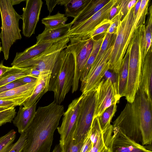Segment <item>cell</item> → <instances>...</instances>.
<instances>
[{
	"label": "cell",
	"instance_id": "obj_10",
	"mask_svg": "<svg viewBox=\"0 0 152 152\" xmlns=\"http://www.w3.org/2000/svg\"><path fill=\"white\" fill-rule=\"evenodd\" d=\"M84 95L73 100L64 112L62 122L57 130L60 135L59 143L63 152L73 139L80 105Z\"/></svg>",
	"mask_w": 152,
	"mask_h": 152
},
{
	"label": "cell",
	"instance_id": "obj_48",
	"mask_svg": "<svg viewBox=\"0 0 152 152\" xmlns=\"http://www.w3.org/2000/svg\"><path fill=\"white\" fill-rule=\"evenodd\" d=\"M141 0H137V1L136 4L134 8V19L135 18L140 8Z\"/></svg>",
	"mask_w": 152,
	"mask_h": 152
},
{
	"label": "cell",
	"instance_id": "obj_35",
	"mask_svg": "<svg viewBox=\"0 0 152 152\" xmlns=\"http://www.w3.org/2000/svg\"><path fill=\"white\" fill-rule=\"evenodd\" d=\"M111 23V20L107 18L103 20L95 28L89 36V39H94V37L96 36L106 32Z\"/></svg>",
	"mask_w": 152,
	"mask_h": 152
},
{
	"label": "cell",
	"instance_id": "obj_31",
	"mask_svg": "<svg viewBox=\"0 0 152 152\" xmlns=\"http://www.w3.org/2000/svg\"><path fill=\"white\" fill-rule=\"evenodd\" d=\"M117 104L112 105L107 108L99 116V123L102 130L104 131L111 125L110 122L117 110Z\"/></svg>",
	"mask_w": 152,
	"mask_h": 152
},
{
	"label": "cell",
	"instance_id": "obj_38",
	"mask_svg": "<svg viewBox=\"0 0 152 152\" xmlns=\"http://www.w3.org/2000/svg\"><path fill=\"white\" fill-rule=\"evenodd\" d=\"M110 25L106 32L111 34H116L117 29L121 20L120 13L119 12L111 20Z\"/></svg>",
	"mask_w": 152,
	"mask_h": 152
},
{
	"label": "cell",
	"instance_id": "obj_33",
	"mask_svg": "<svg viewBox=\"0 0 152 152\" xmlns=\"http://www.w3.org/2000/svg\"><path fill=\"white\" fill-rule=\"evenodd\" d=\"M90 132V139L92 146L96 143L102 132L97 117L93 118Z\"/></svg>",
	"mask_w": 152,
	"mask_h": 152
},
{
	"label": "cell",
	"instance_id": "obj_12",
	"mask_svg": "<svg viewBox=\"0 0 152 152\" xmlns=\"http://www.w3.org/2000/svg\"><path fill=\"white\" fill-rule=\"evenodd\" d=\"M117 0H110L98 11L87 20L75 27L71 28L66 37L69 38L86 40L94 29L103 20L107 18L109 12Z\"/></svg>",
	"mask_w": 152,
	"mask_h": 152
},
{
	"label": "cell",
	"instance_id": "obj_5",
	"mask_svg": "<svg viewBox=\"0 0 152 152\" xmlns=\"http://www.w3.org/2000/svg\"><path fill=\"white\" fill-rule=\"evenodd\" d=\"M134 7L120 22L108 61L109 70L116 74L120 69L131 40L130 34L134 20Z\"/></svg>",
	"mask_w": 152,
	"mask_h": 152
},
{
	"label": "cell",
	"instance_id": "obj_8",
	"mask_svg": "<svg viewBox=\"0 0 152 152\" xmlns=\"http://www.w3.org/2000/svg\"><path fill=\"white\" fill-rule=\"evenodd\" d=\"M69 41V38L66 37L54 43L40 54L16 66L34 68L39 70L41 73L51 72L59 54L62 50L67 47V44Z\"/></svg>",
	"mask_w": 152,
	"mask_h": 152
},
{
	"label": "cell",
	"instance_id": "obj_51",
	"mask_svg": "<svg viewBox=\"0 0 152 152\" xmlns=\"http://www.w3.org/2000/svg\"><path fill=\"white\" fill-rule=\"evenodd\" d=\"M8 109H9V108L3 107H0V112L6 110Z\"/></svg>",
	"mask_w": 152,
	"mask_h": 152
},
{
	"label": "cell",
	"instance_id": "obj_43",
	"mask_svg": "<svg viewBox=\"0 0 152 152\" xmlns=\"http://www.w3.org/2000/svg\"><path fill=\"white\" fill-rule=\"evenodd\" d=\"M119 12V6L117 3L112 7L109 12L107 19L109 20H111Z\"/></svg>",
	"mask_w": 152,
	"mask_h": 152
},
{
	"label": "cell",
	"instance_id": "obj_1",
	"mask_svg": "<svg viewBox=\"0 0 152 152\" xmlns=\"http://www.w3.org/2000/svg\"><path fill=\"white\" fill-rule=\"evenodd\" d=\"M64 113V106L54 101L47 106L39 107L25 132L27 142L22 152H50L54 132Z\"/></svg>",
	"mask_w": 152,
	"mask_h": 152
},
{
	"label": "cell",
	"instance_id": "obj_46",
	"mask_svg": "<svg viewBox=\"0 0 152 152\" xmlns=\"http://www.w3.org/2000/svg\"><path fill=\"white\" fill-rule=\"evenodd\" d=\"M11 67L6 66L3 65V62H1L0 63V79L3 75L4 73L9 70Z\"/></svg>",
	"mask_w": 152,
	"mask_h": 152
},
{
	"label": "cell",
	"instance_id": "obj_47",
	"mask_svg": "<svg viewBox=\"0 0 152 152\" xmlns=\"http://www.w3.org/2000/svg\"><path fill=\"white\" fill-rule=\"evenodd\" d=\"M31 68V72L29 76L38 79L39 78L41 74V73L37 69L34 68Z\"/></svg>",
	"mask_w": 152,
	"mask_h": 152
},
{
	"label": "cell",
	"instance_id": "obj_16",
	"mask_svg": "<svg viewBox=\"0 0 152 152\" xmlns=\"http://www.w3.org/2000/svg\"><path fill=\"white\" fill-rule=\"evenodd\" d=\"M113 127L111 152H152L130 138L118 128Z\"/></svg>",
	"mask_w": 152,
	"mask_h": 152
},
{
	"label": "cell",
	"instance_id": "obj_44",
	"mask_svg": "<svg viewBox=\"0 0 152 152\" xmlns=\"http://www.w3.org/2000/svg\"><path fill=\"white\" fill-rule=\"evenodd\" d=\"M37 78L30 76H26L21 78L18 80L24 84L31 83L38 80Z\"/></svg>",
	"mask_w": 152,
	"mask_h": 152
},
{
	"label": "cell",
	"instance_id": "obj_40",
	"mask_svg": "<svg viewBox=\"0 0 152 152\" xmlns=\"http://www.w3.org/2000/svg\"><path fill=\"white\" fill-rule=\"evenodd\" d=\"M130 0H117V3L119 6L121 20L124 17L129 10L128 4Z\"/></svg>",
	"mask_w": 152,
	"mask_h": 152
},
{
	"label": "cell",
	"instance_id": "obj_28",
	"mask_svg": "<svg viewBox=\"0 0 152 152\" xmlns=\"http://www.w3.org/2000/svg\"><path fill=\"white\" fill-rule=\"evenodd\" d=\"M149 1V0L141 1L140 8L136 17L134 19L132 28L130 34L131 39L136 28L145 24L146 16L148 14Z\"/></svg>",
	"mask_w": 152,
	"mask_h": 152
},
{
	"label": "cell",
	"instance_id": "obj_2",
	"mask_svg": "<svg viewBox=\"0 0 152 152\" xmlns=\"http://www.w3.org/2000/svg\"><path fill=\"white\" fill-rule=\"evenodd\" d=\"M75 68L73 55L67 46L59 54L49 81L48 91L53 92L54 101L58 104L63 101L72 87Z\"/></svg>",
	"mask_w": 152,
	"mask_h": 152
},
{
	"label": "cell",
	"instance_id": "obj_24",
	"mask_svg": "<svg viewBox=\"0 0 152 152\" xmlns=\"http://www.w3.org/2000/svg\"><path fill=\"white\" fill-rule=\"evenodd\" d=\"M37 81L0 93V99L9 100L22 98L28 99L32 94Z\"/></svg>",
	"mask_w": 152,
	"mask_h": 152
},
{
	"label": "cell",
	"instance_id": "obj_20",
	"mask_svg": "<svg viewBox=\"0 0 152 152\" xmlns=\"http://www.w3.org/2000/svg\"><path fill=\"white\" fill-rule=\"evenodd\" d=\"M129 54V49L128 47L120 69L116 74L115 83L117 93L120 98L125 96L126 90Z\"/></svg>",
	"mask_w": 152,
	"mask_h": 152
},
{
	"label": "cell",
	"instance_id": "obj_23",
	"mask_svg": "<svg viewBox=\"0 0 152 152\" xmlns=\"http://www.w3.org/2000/svg\"><path fill=\"white\" fill-rule=\"evenodd\" d=\"M72 26L71 22L56 28L48 29L45 28L43 32L36 37V43L63 39L66 37Z\"/></svg>",
	"mask_w": 152,
	"mask_h": 152
},
{
	"label": "cell",
	"instance_id": "obj_32",
	"mask_svg": "<svg viewBox=\"0 0 152 152\" xmlns=\"http://www.w3.org/2000/svg\"><path fill=\"white\" fill-rule=\"evenodd\" d=\"M16 132L12 129L0 137V152H8L12 146L16 137Z\"/></svg>",
	"mask_w": 152,
	"mask_h": 152
},
{
	"label": "cell",
	"instance_id": "obj_3",
	"mask_svg": "<svg viewBox=\"0 0 152 152\" xmlns=\"http://www.w3.org/2000/svg\"><path fill=\"white\" fill-rule=\"evenodd\" d=\"M145 26L144 24L136 28L128 47L130 54L128 82L125 97L129 103L133 102L141 82L142 67L141 41Z\"/></svg>",
	"mask_w": 152,
	"mask_h": 152
},
{
	"label": "cell",
	"instance_id": "obj_30",
	"mask_svg": "<svg viewBox=\"0 0 152 152\" xmlns=\"http://www.w3.org/2000/svg\"><path fill=\"white\" fill-rule=\"evenodd\" d=\"M68 19L64 14L59 12L53 15H48L42 20V23L48 29L53 28L64 26Z\"/></svg>",
	"mask_w": 152,
	"mask_h": 152
},
{
	"label": "cell",
	"instance_id": "obj_7",
	"mask_svg": "<svg viewBox=\"0 0 152 152\" xmlns=\"http://www.w3.org/2000/svg\"><path fill=\"white\" fill-rule=\"evenodd\" d=\"M96 99V89L84 95L73 137L75 143L84 140L91 129L95 113Z\"/></svg>",
	"mask_w": 152,
	"mask_h": 152
},
{
	"label": "cell",
	"instance_id": "obj_36",
	"mask_svg": "<svg viewBox=\"0 0 152 152\" xmlns=\"http://www.w3.org/2000/svg\"><path fill=\"white\" fill-rule=\"evenodd\" d=\"M27 142L26 135L25 132L22 133L17 141L14 143L8 152H22Z\"/></svg>",
	"mask_w": 152,
	"mask_h": 152
},
{
	"label": "cell",
	"instance_id": "obj_18",
	"mask_svg": "<svg viewBox=\"0 0 152 152\" xmlns=\"http://www.w3.org/2000/svg\"><path fill=\"white\" fill-rule=\"evenodd\" d=\"M37 102L28 107H20L12 122L18 132H25L33 120L36 112Z\"/></svg>",
	"mask_w": 152,
	"mask_h": 152
},
{
	"label": "cell",
	"instance_id": "obj_29",
	"mask_svg": "<svg viewBox=\"0 0 152 152\" xmlns=\"http://www.w3.org/2000/svg\"><path fill=\"white\" fill-rule=\"evenodd\" d=\"M104 38V36L97 39H93L94 45L90 56L82 72L80 79L81 82L85 80L90 68L95 61Z\"/></svg>",
	"mask_w": 152,
	"mask_h": 152
},
{
	"label": "cell",
	"instance_id": "obj_9",
	"mask_svg": "<svg viewBox=\"0 0 152 152\" xmlns=\"http://www.w3.org/2000/svg\"><path fill=\"white\" fill-rule=\"evenodd\" d=\"M68 47L72 53L75 62V68L72 87V93L78 89L79 81L82 72L92 50L93 39L82 40L70 38Z\"/></svg>",
	"mask_w": 152,
	"mask_h": 152
},
{
	"label": "cell",
	"instance_id": "obj_22",
	"mask_svg": "<svg viewBox=\"0 0 152 152\" xmlns=\"http://www.w3.org/2000/svg\"><path fill=\"white\" fill-rule=\"evenodd\" d=\"M109 0H90L80 13L71 22L72 28L87 20L102 9ZM70 28V29H71Z\"/></svg>",
	"mask_w": 152,
	"mask_h": 152
},
{
	"label": "cell",
	"instance_id": "obj_34",
	"mask_svg": "<svg viewBox=\"0 0 152 152\" xmlns=\"http://www.w3.org/2000/svg\"><path fill=\"white\" fill-rule=\"evenodd\" d=\"M16 114L15 108H10L0 112V126L13 121Z\"/></svg>",
	"mask_w": 152,
	"mask_h": 152
},
{
	"label": "cell",
	"instance_id": "obj_50",
	"mask_svg": "<svg viewBox=\"0 0 152 152\" xmlns=\"http://www.w3.org/2000/svg\"><path fill=\"white\" fill-rule=\"evenodd\" d=\"M26 1L25 0H10L11 3L13 6L18 4L22 1Z\"/></svg>",
	"mask_w": 152,
	"mask_h": 152
},
{
	"label": "cell",
	"instance_id": "obj_13",
	"mask_svg": "<svg viewBox=\"0 0 152 152\" xmlns=\"http://www.w3.org/2000/svg\"><path fill=\"white\" fill-rule=\"evenodd\" d=\"M113 45L108 48L98 63L93 64L85 80L81 82L80 91L83 95L96 90L106 72L109 70L108 61Z\"/></svg>",
	"mask_w": 152,
	"mask_h": 152
},
{
	"label": "cell",
	"instance_id": "obj_21",
	"mask_svg": "<svg viewBox=\"0 0 152 152\" xmlns=\"http://www.w3.org/2000/svg\"><path fill=\"white\" fill-rule=\"evenodd\" d=\"M51 72H43L39 77L36 85L30 96L23 103L25 107H29L48 91L50 78Z\"/></svg>",
	"mask_w": 152,
	"mask_h": 152
},
{
	"label": "cell",
	"instance_id": "obj_27",
	"mask_svg": "<svg viewBox=\"0 0 152 152\" xmlns=\"http://www.w3.org/2000/svg\"><path fill=\"white\" fill-rule=\"evenodd\" d=\"M31 70L30 67L19 68L12 66L0 79V87L23 77L29 76Z\"/></svg>",
	"mask_w": 152,
	"mask_h": 152
},
{
	"label": "cell",
	"instance_id": "obj_17",
	"mask_svg": "<svg viewBox=\"0 0 152 152\" xmlns=\"http://www.w3.org/2000/svg\"><path fill=\"white\" fill-rule=\"evenodd\" d=\"M63 39L53 41L36 43L22 52L17 53L11 64L12 66H16L37 56L48 49L54 43Z\"/></svg>",
	"mask_w": 152,
	"mask_h": 152
},
{
	"label": "cell",
	"instance_id": "obj_52",
	"mask_svg": "<svg viewBox=\"0 0 152 152\" xmlns=\"http://www.w3.org/2000/svg\"><path fill=\"white\" fill-rule=\"evenodd\" d=\"M1 49H2V48H1V42H0V53L1 51Z\"/></svg>",
	"mask_w": 152,
	"mask_h": 152
},
{
	"label": "cell",
	"instance_id": "obj_42",
	"mask_svg": "<svg viewBox=\"0 0 152 152\" xmlns=\"http://www.w3.org/2000/svg\"><path fill=\"white\" fill-rule=\"evenodd\" d=\"M90 130L85 140L84 143L80 152H89L92 146L90 139Z\"/></svg>",
	"mask_w": 152,
	"mask_h": 152
},
{
	"label": "cell",
	"instance_id": "obj_4",
	"mask_svg": "<svg viewBox=\"0 0 152 152\" xmlns=\"http://www.w3.org/2000/svg\"><path fill=\"white\" fill-rule=\"evenodd\" d=\"M0 12L1 20L0 33L1 51L7 60L9 58L11 46L17 40L22 38L19 25L21 15L15 11L10 0H0Z\"/></svg>",
	"mask_w": 152,
	"mask_h": 152
},
{
	"label": "cell",
	"instance_id": "obj_49",
	"mask_svg": "<svg viewBox=\"0 0 152 152\" xmlns=\"http://www.w3.org/2000/svg\"><path fill=\"white\" fill-rule=\"evenodd\" d=\"M52 152H61V149L60 145H56Z\"/></svg>",
	"mask_w": 152,
	"mask_h": 152
},
{
	"label": "cell",
	"instance_id": "obj_19",
	"mask_svg": "<svg viewBox=\"0 0 152 152\" xmlns=\"http://www.w3.org/2000/svg\"><path fill=\"white\" fill-rule=\"evenodd\" d=\"M147 96L152 100V47L150 48L145 56L142 69L140 85Z\"/></svg>",
	"mask_w": 152,
	"mask_h": 152
},
{
	"label": "cell",
	"instance_id": "obj_11",
	"mask_svg": "<svg viewBox=\"0 0 152 152\" xmlns=\"http://www.w3.org/2000/svg\"><path fill=\"white\" fill-rule=\"evenodd\" d=\"M96 99L94 118L99 116L107 108L119 102L116 83L109 77L102 79L96 88Z\"/></svg>",
	"mask_w": 152,
	"mask_h": 152
},
{
	"label": "cell",
	"instance_id": "obj_45",
	"mask_svg": "<svg viewBox=\"0 0 152 152\" xmlns=\"http://www.w3.org/2000/svg\"><path fill=\"white\" fill-rule=\"evenodd\" d=\"M59 0H45L50 14L52 12L54 7L58 4Z\"/></svg>",
	"mask_w": 152,
	"mask_h": 152
},
{
	"label": "cell",
	"instance_id": "obj_15",
	"mask_svg": "<svg viewBox=\"0 0 152 152\" xmlns=\"http://www.w3.org/2000/svg\"><path fill=\"white\" fill-rule=\"evenodd\" d=\"M26 7L23 8V13L21 15L22 32L24 36L29 37L35 33L43 2L41 0H26Z\"/></svg>",
	"mask_w": 152,
	"mask_h": 152
},
{
	"label": "cell",
	"instance_id": "obj_25",
	"mask_svg": "<svg viewBox=\"0 0 152 152\" xmlns=\"http://www.w3.org/2000/svg\"><path fill=\"white\" fill-rule=\"evenodd\" d=\"M147 24L142 39L141 48V60L142 66L145 56L152 46V5L148 7Z\"/></svg>",
	"mask_w": 152,
	"mask_h": 152
},
{
	"label": "cell",
	"instance_id": "obj_6",
	"mask_svg": "<svg viewBox=\"0 0 152 152\" xmlns=\"http://www.w3.org/2000/svg\"><path fill=\"white\" fill-rule=\"evenodd\" d=\"M140 94L138 89L132 103L128 102L115 120L113 126L118 128L124 134L136 142L142 144L139 114Z\"/></svg>",
	"mask_w": 152,
	"mask_h": 152
},
{
	"label": "cell",
	"instance_id": "obj_39",
	"mask_svg": "<svg viewBox=\"0 0 152 152\" xmlns=\"http://www.w3.org/2000/svg\"><path fill=\"white\" fill-rule=\"evenodd\" d=\"M85 140L80 142L75 143L73 139L64 152H80Z\"/></svg>",
	"mask_w": 152,
	"mask_h": 152
},
{
	"label": "cell",
	"instance_id": "obj_37",
	"mask_svg": "<svg viewBox=\"0 0 152 152\" xmlns=\"http://www.w3.org/2000/svg\"><path fill=\"white\" fill-rule=\"evenodd\" d=\"M28 99L22 98L9 100L0 99V107L7 108H15L17 106L23 105V103Z\"/></svg>",
	"mask_w": 152,
	"mask_h": 152
},
{
	"label": "cell",
	"instance_id": "obj_26",
	"mask_svg": "<svg viewBox=\"0 0 152 152\" xmlns=\"http://www.w3.org/2000/svg\"><path fill=\"white\" fill-rule=\"evenodd\" d=\"M89 0H59L58 4L64 5L65 15L75 18L86 7Z\"/></svg>",
	"mask_w": 152,
	"mask_h": 152
},
{
	"label": "cell",
	"instance_id": "obj_41",
	"mask_svg": "<svg viewBox=\"0 0 152 152\" xmlns=\"http://www.w3.org/2000/svg\"><path fill=\"white\" fill-rule=\"evenodd\" d=\"M24 85L18 80H16L0 87V94Z\"/></svg>",
	"mask_w": 152,
	"mask_h": 152
},
{
	"label": "cell",
	"instance_id": "obj_14",
	"mask_svg": "<svg viewBox=\"0 0 152 152\" xmlns=\"http://www.w3.org/2000/svg\"><path fill=\"white\" fill-rule=\"evenodd\" d=\"M138 90L142 145H150L152 141V100L149 98L141 87L139 86Z\"/></svg>",
	"mask_w": 152,
	"mask_h": 152
}]
</instances>
